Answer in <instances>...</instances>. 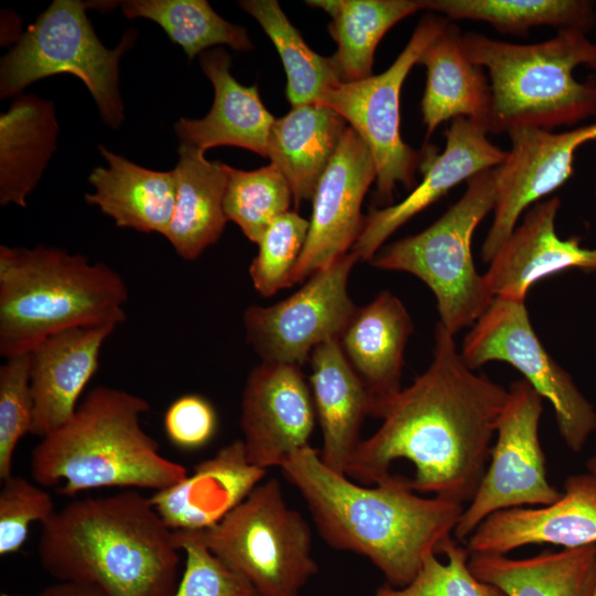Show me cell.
<instances>
[{
	"instance_id": "5bb4252c",
	"label": "cell",
	"mask_w": 596,
	"mask_h": 596,
	"mask_svg": "<svg viewBox=\"0 0 596 596\" xmlns=\"http://www.w3.org/2000/svg\"><path fill=\"white\" fill-rule=\"evenodd\" d=\"M508 135L511 147L497 167L493 220L481 247V258L488 264L522 214L572 177L575 151L596 139V123L562 132L519 127Z\"/></svg>"
},
{
	"instance_id": "1f68e13d",
	"label": "cell",
	"mask_w": 596,
	"mask_h": 596,
	"mask_svg": "<svg viewBox=\"0 0 596 596\" xmlns=\"http://www.w3.org/2000/svg\"><path fill=\"white\" fill-rule=\"evenodd\" d=\"M423 7L447 20L486 22L513 35L541 25L586 33L596 21L593 2L585 0H423Z\"/></svg>"
},
{
	"instance_id": "603a6c76",
	"label": "cell",
	"mask_w": 596,
	"mask_h": 596,
	"mask_svg": "<svg viewBox=\"0 0 596 596\" xmlns=\"http://www.w3.org/2000/svg\"><path fill=\"white\" fill-rule=\"evenodd\" d=\"M200 64L214 87V100L205 117L180 118L174 124L181 143L204 153L220 146L240 147L266 158L275 118L264 106L257 85L244 86L232 76L231 57L221 47L203 52Z\"/></svg>"
},
{
	"instance_id": "f6af8a7d",
	"label": "cell",
	"mask_w": 596,
	"mask_h": 596,
	"mask_svg": "<svg viewBox=\"0 0 596 596\" xmlns=\"http://www.w3.org/2000/svg\"><path fill=\"white\" fill-rule=\"evenodd\" d=\"M593 596H596V586H595V590H594V595Z\"/></svg>"
},
{
	"instance_id": "2e32d148",
	"label": "cell",
	"mask_w": 596,
	"mask_h": 596,
	"mask_svg": "<svg viewBox=\"0 0 596 596\" xmlns=\"http://www.w3.org/2000/svg\"><path fill=\"white\" fill-rule=\"evenodd\" d=\"M241 428L248 460L280 467L310 446L316 411L300 366L263 362L249 373L242 396Z\"/></svg>"
},
{
	"instance_id": "d6986e66",
	"label": "cell",
	"mask_w": 596,
	"mask_h": 596,
	"mask_svg": "<svg viewBox=\"0 0 596 596\" xmlns=\"http://www.w3.org/2000/svg\"><path fill=\"white\" fill-rule=\"evenodd\" d=\"M560 206V198L552 196L525 211L483 274L493 297L524 301L532 285L545 277L571 268L596 270V247H583L577 236L557 235Z\"/></svg>"
},
{
	"instance_id": "7c38bea8",
	"label": "cell",
	"mask_w": 596,
	"mask_h": 596,
	"mask_svg": "<svg viewBox=\"0 0 596 596\" xmlns=\"http://www.w3.org/2000/svg\"><path fill=\"white\" fill-rule=\"evenodd\" d=\"M542 412L543 398L528 381L510 384L486 472L453 533L458 542L465 543L497 511L546 505L561 497L546 476L539 436Z\"/></svg>"
},
{
	"instance_id": "4fadbf2b",
	"label": "cell",
	"mask_w": 596,
	"mask_h": 596,
	"mask_svg": "<svg viewBox=\"0 0 596 596\" xmlns=\"http://www.w3.org/2000/svg\"><path fill=\"white\" fill-rule=\"evenodd\" d=\"M358 260L350 251L308 277L287 299L245 310L246 339L263 362L300 366L317 345L340 338L358 308L348 292L349 275Z\"/></svg>"
},
{
	"instance_id": "83f0119b",
	"label": "cell",
	"mask_w": 596,
	"mask_h": 596,
	"mask_svg": "<svg viewBox=\"0 0 596 596\" xmlns=\"http://www.w3.org/2000/svg\"><path fill=\"white\" fill-rule=\"evenodd\" d=\"M178 153L175 203L166 238L180 257L193 260L223 233L227 175L225 163L209 161L194 147L180 143Z\"/></svg>"
},
{
	"instance_id": "f1b7e54d",
	"label": "cell",
	"mask_w": 596,
	"mask_h": 596,
	"mask_svg": "<svg viewBox=\"0 0 596 596\" xmlns=\"http://www.w3.org/2000/svg\"><path fill=\"white\" fill-rule=\"evenodd\" d=\"M468 564L507 596H593L596 586V544L526 558L470 554Z\"/></svg>"
},
{
	"instance_id": "277c9868",
	"label": "cell",
	"mask_w": 596,
	"mask_h": 596,
	"mask_svg": "<svg viewBox=\"0 0 596 596\" xmlns=\"http://www.w3.org/2000/svg\"><path fill=\"white\" fill-rule=\"evenodd\" d=\"M150 404L130 392L96 386L61 427L42 437L30 456L35 483L63 496L98 488L158 491L188 476L182 464L160 454L141 426Z\"/></svg>"
},
{
	"instance_id": "4dcf8cb0",
	"label": "cell",
	"mask_w": 596,
	"mask_h": 596,
	"mask_svg": "<svg viewBox=\"0 0 596 596\" xmlns=\"http://www.w3.org/2000/svg\"><path fill=\"white\" fill-rule=\"evenodd\" d=\"M307 4L331 18L329 33L337 43L331 56L341 83L372 76L375 49L383 35L404 18L424 10L423 0H311Z\"/></svg>"
},
{
	"instance_id": "7bdbcfd3",
	"label": "cell",
	"mask_w": 596,
	"mask_h": 596,
	"mask_svg": "<svg viewBox=\"0 0 596 596\" xmlns=\"http://www.w3.org/2000/svg\"><path fill=\"white\" fill-rule=\"evenodd\" d=\"M586 468L587 472L594 475L596 477V455L592 456L586 461Z\"/></svg>"
},
{
	"instance_id": "44dd1931",
	"label": "cell",
	"mask_w": 596,
	"mask_h": 596,
	"mask_svg": "<svg viewBox=\"0 0 596 596\" xmlns=\"http://www.w3.org/2000/svg\"><path fill=\"white\" fill-rule=\"evenodd\" d=\"M114 327L75 328L53 334L30 353L34 404L31 433L41 438L64 425L98 369L99 354Z\"/></svg>"
},
{
	"instance_id": "f546056e",
	"label": "cell",
	"mask_w": 596,
	"mask_h": 596,
	"mask_svg": "<svg viewBox=\"0 0 596 596\" xmlns=\"http://www.w3.org/2000/svg\"><path fill=\"white\" fill-rule=\"evenodd\" d=\"M57 119L51 100L19 95L0 117V203L24 207L56 149Z\"/></svg>"
},
{
	"instance_id": "4316f807",
	"label": "cell",
	"mask_w": 596,
	"mask_h": 596,
	"mask_svg": "<svg viewBox=\"0 0 596 596\" xmlns=\"http://www.w3.org/2000/svg\"><path fill=\"white\" fill-rule=\"evenodd\" d=\"M347 124L336 110L321 104L298 105L275 118L267 157L286 178L296 206L312 200Z\"/></svg>"
},
{
	"instance_id": "74e56055",
	"label": "cell",
	"mask_w": 596,
	"mask_h": 596,
	"mask_svg": "<svg viewBox=\"0 0 596 596\" xmlns=\"http://www.w3.org/2000/svg\"><path fill=\"white\" fill-rule=\"evenodd\" d=\"M34 404L30 381V353L6 359L0 366V480L12 476L20 439L31 433Z\"/></svg>"
},
{
	"instance_id": "cb8c5ba5",
	"label": "cell",
	"mask_w": 596,
	"mask_h": 596,
	"mask_svg": "<svg viewBox=\"0 0 596 596\" xmlns=\"http://www.w3.org/2000/svg\"><path fill=\"white\" fill-rule=\"evenodd\" d=\"M312 400L322 433L323 464L345 475L362 441L361 426L370 416L368 391L347 360L339 339L317 345L310 355Z\"/></svg>"
},
{
	"instance_id": "7402d4cb",
	"label": "cell",
	"mask_w": 596,
	"mask_h": 596,
	"mask_svg": "<svg viewBox=\"0 0 596 596\" xmlns=\"http://www.w3.org/2000/svg\"><path fill=\"white\" fill-rule=\"evenodd\" d=\"M413 320L391 291L380 292L358 307L339 338L341 349L364 384L370 416L380 417L385 405L402 390L404 353Z\"/></svg>"
},
{
	"instance_id": "8fae6325",
	"label": "cell",
	"mask_w": 596,
	"mask_h": 596,
	"mask_svg": "<svg viewBox=\"0 0 596 596\" xmlns=\"http://www.w3.org/2000/svg\"><path fill=\"white\" fill-rule=\"evenodd\" d=\"M460 353L472 370L491 361L515 368L550 402L558 433L572 451L579 453L596 430L593 405L544 348L524 301L494 297L465 336Z\"/></svg>"
},
{
	"instance_id": "6da1fadb",
	"label": "cell",
	"mask_w": 596,
	"mask_h": 596,
	"mask_svg": "<svg viewBox=\"0 0 596 596\" xmlns=\"http://www.w3.org/2000/svg\"><path fill=\"white\" fill-rule=\"evenodd\" d=\"M475 371L438 322L430 364L385 405L381 426L362 439L345 475L375 486L392 477L394 462L405 460L414 468L408 479L414 491L469 503L508 397V389Z\"/></svg>"
},
{
	"instance_id": "b9f144b4",
	"label": "cell",
	"mask_w": 596,
	"mask_h": 596,
	"mask_svg": "<svg viewBox=\"0 0 596 596\" xmlns=\"http://www.w3.org/2000/svg\"><path fill=\"white\" fill-rule=\"evenodd\" d=\"M36 596H106L97 586L75 582H57L41 589Z\"/></svg>"
},
{
	"instance_id": "9a60e30c",
	"label": "cell",
	"mask_w": 596,
	"mask_h": 596,
	"mask_svg": "<svg viewBox=\"0 0 596 596\" xmlns=\"http://www.w3.org/2000/svg\"><path fill=\"white\" fill-rule=\"evenodd\" d=\"M375 178L370 149L348 127L317 185L305 246L286 287L330 266L352 249L364 226L362 202Z\"/></svg>"
},
{
	"instance_id": "52a82bcc",
	"label": "cell",
	"mask_w": 596,
	"mask_h": 596,
	"mask_svg": "<svg viewBox=\"0 0 596 596\" xmlns=\"http://www.w3.org/2000/svg\"><path fill=\"white\" fill-rule=\"evenodd\" d=\"M497 182V167L473 175L437 221L382 247L371 260L377 268L405 272L425 283L436 298L439 323L454 336L472 326L494 298L476 269L471 241L494 209Z\"/></svg>"
},
{
	"instance_id": "e575fe53",
	"label": "cell",
	"mask_w": 596,
	"mask_h": 596,
	"mask_svg": "<svg viewBox=\"0 0 596 596\" xmlns=\"http://www.w3.org/2000/svg\"><path fill=\"white\" fill-rule=\"evenodd\" d=\"M227 184L224 213L253 243H258L268 225L289 211L291 189L280 172L270 164L245 171L225 164Z\"/></svg>"
},
{
	"instance_id": "60d3db41",
	"label": "cell",
	"mask_w": 596,
	"mask_h": 596,
	"mask_svg": "<svg viewBox=\"0 0 596 596\" xmlns=\"http://www.w3.org/2000/svg\"><path fill=\"white\" fill-rule=\"evenodd\" d=\"M217 416L203 396L187 394L174 400L166 411L163 427L169 440L185 450L205 446L214 436Z\"/></svg>"
},
{
	"instance_id": "7a4b0ae2",
	"label": "cell",
	"mask_w": 596,
	"mask_h": 596,
	"mask_svg": "<svg viewBox=\"0 0 596 596\" xmlns=\"http://www.w3.org/2000/svg\"><path fill=\"white\" fill-rule=\"evenodd\" d=\"M300 492L319 534L333 549L368 558L386 584L401 588L454 533L464 504L423 497L402 475L366 486L327 467L308 446L279 467Z\"/></svg>"
},
{
	"instance_id": "5b68a950",
	"label": "cell",
	"mask_w": 596,
	"mask_h": 596,
	"mask_svg": "<svg viewBox=\"0 0 596 596\" xmlns=\"http://www.w3.org/2000/svg\"><path fill=\"white\" fill-rule=\"evenodd\" d=\"M127 286L104 263L36 246H0V354L31 352L58 332L126 319Z\"/></svg>"
},
{
	"instance_id": "9c48e42d",
	"label": "cell",
	"mask_w": 596,
	"mask_h": 596,
	"mask_svg": "<svg viewBox=\"0 0 596 596\" xmlns=\"http://www.w3.org/2000/svg\"><path fill=\"white\" fill-rule=\"evenodd\" d=\"M87 2L54 0L1 60L0 97L19 96L30 84L57 74L78 77L96 102L103 121L118 128L124 120L119 61L135 35L126 32L109 50L86 15Z\"/></svg>"
},
{
	"instance_id": "d590c367",
	"label": "cell",
	"mask_w": 596,
	"mask_h": 596,
	"mask_svg": "<svg viewBox=\"0 0 596 596\" xmlns=\"http://www.w3.org/2000/svg\"><path fill=\"white\" fill-rule=\"evenodd\" d=\"M439 553L446 556V563L437 554H430L407 585L395 588L384 583L374 596H507L498 586L472 573L468 564L470 553L456 539H446L438 547Z\"/></svg>"
},
{
	"instance_id": "8992f818",
	"label": "cell",
	"mask_w": 596,
	"mask_h": 596,
	"mask_svg": "<svg viewBox=\"0 0 596 596\" xmlns=\"http://www.w3.org/2000/svg\"><path fill=\"white\" fill-rule=\"evenodd\" d=\"M462 45L487 68L491 105L487 131L519 127L553 130L596 116V78L578 82L577 66L596 70V44L579 30H558L549 40L515 44L468 32Z\"/></svg>"
},
{
	"instance_id": "30bf717a",
	"label": "cell",
	"mask_w": 596,
	"mask_h": 596,
	"mask_svg": "<svg viewBox=\"0 0 596 596\" xmlns=\"http://www.w3.org/2000/svg\"><path fill=\"white\" fill-rule=\"evenodd\" d=\"M449 20L425 15L394 63L383 73L361 81L340 83L328 91L318 104L336 110L362 138L374 160L376 201L387 205L398 183L411 188L417 170L435 156L417 151L400 134V95L403 83L427 45Z\"/></svg>"
},
{
	"instance_id": "8d00e7d4",
	"label": "cell",
	"mask_w": 596,
	"mask_h": 596,
	"mask_svg": "<svg viewBox=\"0 0 596 596\" xmlns=\"http://www.w3.org/2000/svg\"><path fill=\"white\" fill-rule=\"evenodd\" d=\"M309 221L295 211L275 219L260 236L258 253L249 266L255 289L269 297L286 288L287 279L305 246Z\"/></svg>"
},
{
	"instance_id": "3957f363",
	"label": "cell",
	"mask_w": 596,
	"mask_h": 596,
	"mask_svg": "<svg viewBox=\"0 0 596 596\" xmlns=\"http://www.w3.org/2000/svg\"><path fill=\"white\" fill-rule=\"evenodd\" d=\"M38 556L57 582L99 587L106 596H172L180 550L136 490L76 499L41 525Z\"/></svg>"
},
{
	"instance_id": "ee69618b",
	"label": "cell",
	"mask_w": 596,
	"mask_h": 596,
	"mask_svg": "<svg viewBox=\"0 0 596 596\" xmlns=\"http://www.w3.org/2000/svg\"><path fill=\"white\" fill-rule=\"evenodd\" d=\"M1 596H11V595H9V594H3V593H2Z\"/></svg>"
},
{
	"instance_id": "ac0fdd59",
	"label": "cell",
	"mask_w": 596,
	"mask_h": 596,
	"mask_svg": "<svg viewBox=\"0 0 596 596\" xmlns=\"http://www.w3.org/2000/svg\"><path fill=\"white\" fill-rule=\"evenodd\" d=\"M470 554L507 555L531 544L575 549L596 544V477L568 476L561 497L539 508H510L486 518L467 539Z\"/></svg>"
},
{
	"instance_id": "836d02e7",
	"label": "cell",
	"mask_w": 596,
	"mask_h": 596,
	"mask_svg": "<svg viewBox=\"0 0 596 596\" xmlns=\"http://www.w3.org/2000/svg\"><path fill=\"white\" fill-rule=\"evenodd\" d=\"M121 11L129 19L155 21L189 60L216 44L238 51L254 47L246 29L224 20L205 0H129L123 2Z\"/></svg>"
},
{
	"instance_id": "ffe728a7",
	"label": "cell",
	"mask_w": 596,
	"mask_h": 596,
	"mask_svg": "<svg viewBox=\"0 0 596 596\" xmlns=\"http://www.w3.org/2000/svg\"><path fill=\"white\" fill-rule=\"evenodd\" d=\"M265 469L253 465L242 439L221 447L192 473L150 497L172 531H202L223 520L262 482Z\"/></svg>"
},
{
	"instance_id": "e0dca14e",
	"label": "cell",
	"mask_w": 596,
	"mask_h": 596,
	"mask_svg": "<svg viewBox=\"0 0 596 596\" xmlns=\"http://www.w3.org/2000/svg\"><path fill=\"white\" fill-rule=\"evenodd\" d=\"M486 128L457 117L445 131L444 151L433 156L423 169V180L401 202L371 209L351 252L371 262L384 242L402 225L443 198L450 189L473 175L500 166L507 151L493 145Z\"/></svg>"
},
{
	"instance_id": "d4e9b609",
	"label": "cell",
	"mask_w": 596,
	"mask_h": 596,
	"mask_svg": "<svg viewBox=\"0 0 596 596\" xmlns=\"http://www.w3.org/2000/svg\"><path fill=\"white\" fill-rule=\"evenodd\" d=\"M461 39L460 29L448 22L418 58L417 64L427 71L421 102L427 139L441 123L457 117L471 119L487 130L490 82L467 55Z\"/></svg>"
},
{
	"instance_id": "f35d334b",
	"label": "cell",
	"mask_w": 596,
	"mask_h": 596,
	"mask_svg": "<svg viewBox=\"0 0 596 596\" xmlns=\"http://www.w3.org/2000/svg\"><path fill=\"white\" fill-rule=\"evenodd\" d=\"M184 570L172 596H259L240 574L226 566L189 531H173Z\"/></svg>"
},
{
	"instance_id": "d6a6232c",
	"label": "cell",
	"mask_w": 596,
	"mask_h": 596,
	"mask_svg": "<svg viewBox=\"0 0 596 596\" xmlns=\"http://www.w3.org/2000/svg\"><path fill=\"white\" fill-rule=\"evenodd\" d=\"M238 3L258 21L279 53L287 75L286 95L292 107L318 104L341 83L331 56H321L306 44L276 0Z\"/></svg>"
},
{
	"instance_id": "ab89813d",
	"label": "cell",
	"mask_w": 596,
	"mask_h": 596,
	"mask_svg": "<svg viewBox=\"0 0 596 596\" xmlns=\"http://www.w3.org/2000/svg\"><path fill=\"white\" fill-rule=\"evenodd\" d=\"M52 496L25 478L12 475L0 489V555L24 545L32 523H45L55 512Z\"/></svg>"
},
{
	"instance_id": "ba28073f",
	"label": "cell",
	"mask_w": 596,
	"mask_h": 596,
	"mask_svg": "<svg viewBox=\"0 0 596 596\" xmlns=\"http://www.w3.org/2000/svg\"><path fill=\"white\" fill-rule=\"evenodd\" d=\"M189 532L259 596H300L318 572L310 526L276 479L262 481L217 524Z\"/></svg>"
},
{
	"instance_id": "484cf974",
	"label": "cell",
	"mask_w": 596,
	"mask_h": 596,
	"mask_svg": "<svg viewBox=\"0 0 596 596\" xmlns=\"http://www.w3.org/2000/svg\"><path fill=\"white\" fill-rule=\"evenodd\" d=\"M99 150L108 167L91 172L88 181L95 192L85 195L86 202L97 205L119 227L166 237L175 203L173 170L140 167L102 145Z\"/></svg>"
}]
</instances>
